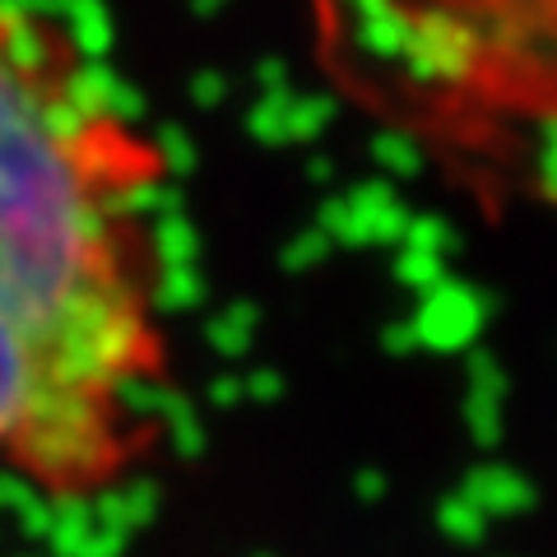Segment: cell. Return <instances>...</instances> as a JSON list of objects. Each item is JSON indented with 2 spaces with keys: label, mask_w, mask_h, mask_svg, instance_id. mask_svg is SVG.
<instances>
[{
  "label": "cell",
  "mask_w": 557,
  "mask_h": 557,
  "mask_svg": "<svg viewBox=\"0 0 557 557\" xmlns=\"http://www.w3.org/2000/svg\"><path fill=\"white\" fill-rule=\"evenodd\" d=\"M168 153L57 10L0 0V474L94 502L163 450Z\"/></svg>",
  "instance_id": "6da1fadb"
}]
</instances>
